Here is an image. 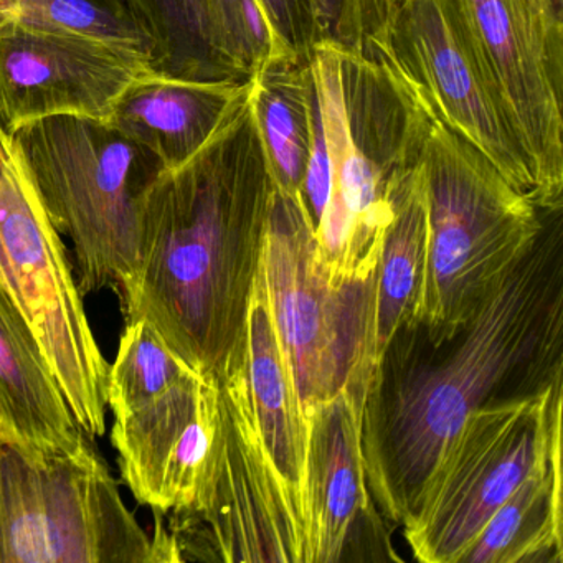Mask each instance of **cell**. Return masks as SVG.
Returning <instances> with one entry per match:
<instances>
[{
	"label": "cell",
	"mask_w": 563,
	"mask_h": 563,
	"mask_svg": "<svg viewBox=\"0 0 563 563\" xmlns=\"http://www.w3.org/2000/svg\"><path fill=\"white\" fill-rule=\"evenodd\" d=\"M563 378V220L547 212L532 245L476 311L433 341L404 322L378 355L361 413L368 490L385 522L411 516L448 443L477 408Z\"/></svg>",
	"instance_id": "obj_1"
},
{
	"label": "cell",
	"mask_w": 563,
	"mask_h": 563,
	"mask_svg": "<svg viewBox=\"0 0 563 563\" xmlns=\"http://www.w3.org/2000/svg\"><path fill=\"white\" fill-rule=\"evenodd\" d=\"M272 196L246 93L147 194L140 260L117 291L126 324L143 319L197 374H217L245 334Z\"/></svg>",
	"instance_id": "obj_2"
},
{
	"label": "cell",
	"mask_w": 563,
	"mask_h": 563,
	"mask_svg": "<svg viewBox=\"0 0 563 563\" xmlns=\"http://www.w3.org/2000/svg\"><path fill=\"white\" fill-rule=\"evenodd\" d=\"M309 70L329 161L319 258L334 283L374 278L391 189L420 161L427 111L417 88L367 48L316 42Z\"/></svg>",
	"instance_id": "obj_3"
},
{
	"label": "cell",
	"mask_w": 563,
	"mask_h": 563,
	"mask_svg": "<svg viewBox=\"0 0 563 563\" xmlns=\"http://www.w3.org/2000/svg\"><path fill=\"white\" fill-rule=\"evenodd\" d=\"M418 95L427 111L420 156L427 252L420 301L410 322H420L428 338L438 341L476 311L532 245L547 212Z\"/></svg>",
	"instance_id": "obj_4"
},
{
	"label": "cell",
	"mask_w": 563,
	"mask_h": 563,
	"mask_svg": "<svg viewBox=\"0 0 563 563\" xmlns=\"http://www.w3.org/2000/svg\"><path fill=\"white\" fill-rule=\"evenodd\" d=\"M60 235L74 246L81 295L118 291L140 260L144 200L163 161L97 118L60 114L11 131Z\"/></svg>",
	"instance_id": "obj_5"
},
{
	"label": "cell",
	"mask_w": 563,
	"mask_h": 563,
	"mask_svg": "<svg viewBox=\"0 0 563 563\" xmlns=\"http://www.w3.org/2000/svg\"><path fill=\"white\" fill-rule=\"evenodd\" d=\"M217 428L196 499L157 512L176 562L308 563L301 506L279 476L256 423L246 342L217 374Z\"/></svg>",
	"instance_id": "obj_6"
},
{
	"label": "cell",
	"mask_w": 563,
	"mask_h": 563,
	"mask_svg": "<svg viewBox=\"0 0 563 563\" xmlns=\"http://www.w3.org/2000/svg\"><path fill=\"white\" fill-rule=\"evenodd\" d=\"M260 269L302 411L342 390L364 401L377 358V276L332 282L319 258L314 223L301 196L275 187Z\"/></svg>",
	"instance_id": "obj_7"
},
{
	"label": "cell",
	"mask_w": 563,
	"mask_h": 563,
	"mask_svg": "<svg viewBox=\"0 0 563 563\" xmlns=\"http://www.w3.org/2000/svg\"><path fill=\"white\" fill-rule=\"evenodd\" d=\"M0 286L27 319L85 433L107 431V358L60 232L11 133L0 128Z\"/></svg>",
	"instance_id": "obj_8"
},
{
	"label": "cell",
	"mask_w": 563,
	"mask_h": 563,
	"mask_svg": "<svg viewBox=\"0 0 563 563\" xmlns=\"http://www.w3.org/2000/svg\"><path fill=\"white\" fill-rule=\"evenodd\" d=\"M563 378L474 410L441 454L404 522L421 563H461L490 517L562 443Z\"/></svg>",
	"instance_id": "obj_9"
},
{
	"label": "cell",
	"mask_w": 563,
	"mask_h": 563,
	"mask_svg": "<svg viewBox=\"0 0 563 563\" xmlns=\"http://www.w3.org/2000/svg\"><path fill=\"white\" fill-rule=\"evenodd\" d=\"M0 563H156L93 444L27 453L0 440Z\"/></svg>",
	"instance_id": "obj_10"
},
{
	"label": "cell",
	"mask_w": 563,
	"mask_h": 563,
	"mask_svg": "<svg viewBox=\"0 0 563 563\" xmlns=\"http://www.w3.org/2000/svg\"><path fill=\"white\" fill-rule=\"evenodd\" d=\"M526 154L540 210L563 209V8L555 0H446Z\"/></svg>",
	"instance_id": "obj_11"
},
{
	"label": "cell",
	"mask_w": 563,
	"mask_h": 563,
	"mask_svg": "<svg viewBox=\"0 0 563 563\" xmlns=\"http://www.w3.org/2000/svg\"><path fill=\"white\" fill-rule=\"evenodd\" d=\"M362 48L400 71L450 130L536 203L526 154L484 84L446 0H382L377 27Z\"/></svg>",
	"instance_id": "obj_12"
},
{
	"label": "cell",
	"mask_w": 563,
	"mask_h": 563,
	"mask_svg": "<svg viewBox=\"0 0 563 563\" xmlns=\"http://www.w3.org/2000/svg\"><path fill=\"white\" fill-rule=\"evenodd\" d=\"M147 58L97 38L0 22V128L60 114L107 121Z\"/></svg>",
	"instance_id": "obj_13"
},
{
	"label": "cell",
	"mask_w": 563,
	"mask_h": 563,
	"mask_svg": "<svg viewBox=\"0 0 563 563\" xmlns=\"http://www.w3.org/2000/svg\"><path fill=\"white\" fill-rule=\"evenodd\" d=\"M362 404L352 391L342 390L305 413L308 563L400 560L365 479Z\"/></svg>",
	"instance_id": "obj_14"
},
{
	"label": "cell",
	"mask_w": 563,
	"mask_h": 563,
	"mask_svg": "<svg viewBox=\"0 0 563 563\" xmlns=\"http://www.w3.org/2000/svg\"><path fill=\"white\" fill-rule=\"evenodd\" d=\"M113 415L111 443L121 477L137 503L157 512L189 506L216 438L213 377L192 372Z\"/></svg>",
	"instance_id": "obj_15"
},
{
	"label": "cell",
	"mask_w": 563,
	"mask_h": 563,
	"mask_svg": "<svg viewBox=\"0 0 563 563\" xmlns=\"http://www.w3.org/2000/svg\"><path fill=\"white\" fill-rule=\"evenodd\" d=\"M68 407L37 335L0 286V440L27 453H77L91 443Z\"/></svg>",
	"instance_id": "obj_16"
},
{
	"label": "cell",
	"mask_w": 563,
	"mask_h": 563,
	"mask_svg": "<svg viewBox=\"0 0 563 563\" xmlns=\"http://www.w3.org/2000/svg\"><path fill=\"white\" fill-rule=\"evenodd\" d=\"M250 80L136 78L111 108L107 123L153 151L167 170L196 156L249 93Z\"/></svg>",
	"instance_id": "obj_17"
},
{
	"label": "cell",
	"mask_w": 563,
	"mask_h": 563,
	"mask_svg": "<svg viewBox=\"0 0 563 563\" xmlns=\"http://www.w3.org/2000/svg\"><path fill=\"white\" fill-rule=\"evenodd\" d=\"M245 342L246 375L260 433L279 476L302 509L305 411L260 268L250 298Z\"/></svg>",
	"instance_id": "obj_18"
},
{
	"label": "cell",
	"mask_w": 563,
	"mask_h": 563,
	"mask_svg": "<svg viewBox=\"0 0 563 563\" xmlns=\"http://www.w3.org/2000/svg\"><path fill=\"white\" fill-rule=\"evenodd\" d=\"M249 107L273 187L301 196L314 144L316 95L309 60L278 62L250 78Z\"/></svg>",
	"instance_id": "obj_19"
},
{
	"label": "cell",
	"mask_w": 563,
	"mask_h": 563,
	"mask_svg": "<svg viewBox=\"0 0 563 563\" xmlns=\"http://www.w3.org/2000/svg\"><path fill=\"white\" fill-rule=\"evenodd\" d=\"M562 443L507 497L461 563H562Z\"/></svg>",
	"instance_id": "obj_20"
},
{
	"label": "cell",
	"mask_w": 563,
	"mask_h": 563,
	"mask_svg": "<svg viewBox=\"0 0 563 563\" xmlns=\"http://www.w3.org/2000/svg\"><path fill=\"white\" fill-rule=\"evenodd\" d=\"M427 252V207L420 161L391 189V219L382 242L375 295L377 358L404 322L411 321L420 301ZM375 358V362H377Z\"/></svg>",
	"instance_id": "obj_21"
},
{
	"label": "cell",
	"mask_w": 563,
	"mask_h": 563,
	"mask_svg": "<svg viewBox=\"0 0 563 563\" xmlns=\"http://www.w3.org/2000/svg\"><path fill=\"white\" fill-rule=\"evenodd\" d=\"M0 22L97 38L156 64V37L136 0H0Z\"/></svg>",
	"instance_id": "obj_22"
},
{
	"label": "cell",
	"mask_w": 563,
	"mask_h": 563,
	"mask_svg": "<svg viewBox=\"0 0 563 563\" xmlns=\"http://www.w3.org/2000/svg\"><path fill=\"white\" fill-rule=\"evenodd\" d=\"M210 47L223 67L250 80L278 62H301L279 37L260 0H199Z\"/></svg>",
	"instance_id": "obj_23"
},
{
	"label": "cell",
	"mask_w": 563,
	"mask_h": 563,
	"mask_svg": "<svg viewBox=\"0 0 563 563\" xmlns=\"http://www.w3.org/2000/svg\"><path fill=\"white\" fill-rule=\"evenodd\" d=\"M136 4L156 37L154 71L186 80H242L213 54L199 0H136Z\"/></svg>",
	"instance_id": "obj_24"
},
{
	"label": "cell",
	"mask_w": 563,
	"mask_h": 563,
	"mask_svg": "<svg viewBox=\"0 0 563 563\" xmlns=\"http://www.w3.org/2000/svg\"><path fill=\"white\" fill-rule=\"evenodd\" d=\"M192 372L146 321L128 322L108 368L107 405L111 411L128 407L166 390Z\"/></svg>",
	"instance_id": "obj_25"
},
{
	"label": "cell",
	"mask_w": 563,
	"mask_h": 563,
	"mask_svg": "<svg viewBox=\"0 0 563 563\" xmlns=\"http://www.w3.org/2000/svg\"><path fill=\"white\" fill-rule=\"evenodd\" d=\"M312 45L328 41L362 48L377 27L382 0H301Z\"/></svg>",
	"instance_id": "obj_26"
},
{
	"label": "cell",
	"mask_w": 563,
	"mask_h": 563,
	"mask_svg": "<svg viewBox=\"0 0 563 563\" xmlns=\"http://www.w3.org/2000/svg\"><path fill=\"white\" fill-rule=\"evenodd\" d=\"M279 37L299 57L311 54V34L301 0H260Z\"/></svg>",
	"instance_id": "obj_27"
},
{
	"label": "cell",
	"mask_w": 563,
	"mask_h": 563,
	"mask_svg": "<svg viewBox=\"0 0 563 563\" xmlns=\"http://www.w3.org/2000/svg\"><path fill=\"white\" fill-rule=\"evenodd\" d=\"M556 4L562 5L563 8V0H555Z\"/></svg>",
	"instance_id": "obj_28"
}]
</instances>
